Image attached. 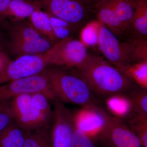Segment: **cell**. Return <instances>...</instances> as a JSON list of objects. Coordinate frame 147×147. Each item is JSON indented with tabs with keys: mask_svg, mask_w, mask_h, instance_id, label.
Instances as JSON below:
<instances>
[{
	"mask_svg": "<svg viewBox=\"0 0 147 147\" xmlns=\"http://www.w3.org/2000/svg\"><path fill=\"white\" fill-rule=\"evenodd\" d=\"M28 20L34 29L41 35L55 45L59 41L56 36L49 14L41 9L35 11Z\"/></svg>",
	"mask_w": 147,
	"mask_h": 147,
	"instance_id": "14",
	"label": "cell"
},
{
	"mask_svg": "<svg viewBox=\"0 0 147 147\" xmlns=\"http://www.w3.org/2000/svg\"><path fill=\"white\" fill-rule=\"evenodd\" d=\"M118 18L127 29L130 28V24L136 3L134 0H106Z\"/></svg>",
	"mask_w": 147,
	"mask_h": 147,
	"instance_id": "19",
	"label": "cell"
},
{
	"mask_svg": "<svg viewBox=\"0 0 147 147\" xmlns=\"http://www.w3.org/2000/svg\"><path fill=\"white\" fill-rule=\"evenodd\" d=\"M27 134L14 121L0 133V147H23Z\"/></svg>",
	"mask_w": 147,
	"mask_h": 147,
	"instance_id": "15",
	"label": "cell"
},
{
	"mask_svg": "<svg viewBox=\"0 0 147 147\" xmlns=\"http://www.w3.org/2000/svg\"><path fill=\"white\" fill-rule=\"evenodd\" d=\"M89 1L91 2L92 3L94 2L95 3H97L99 1H101V0H89Z\"/></svg>",
	"mask_w": 147,
	"mask_h": 147,
	"instance_id": "31",
	"label": "cell"
},
{
	"mask_svg": "<svg viewBox=\"0 0 147 147\" xmlns=\"http://www.w3.org/2000/svg\"><path fill=\"white\" fill-rule=\"evenodd\" d=\"M48 67L42 55H27L11 60L0 75V85L36 75Z\"/></svg>",
	"mask_w": 147,
	"mask_h": 147,
	"instance_id": "12",
	"label": "cell"
},
{
	"mask_svg": "<svg viewBox=\"0 0 147 147\" xmlns=\"http://www.w3.org/2000/svg\"><path fill=\"white\" fill-rule=\"evenodd\" d=\"M8 37L7 52L15 59L27 55H42L53 45L32 26L28 19H8L5 28Z\"/></svg>",
	"mask_w": 147,
	"mask_h": 147,
	"instance_id": "4",
	"label": "cell"
},
{
	"mask_svg": "<svg viewBox=\"0 0 147 147\" xmlns=\"http://www.w3.org/2000/svg\"><path fill=\"white\" fill-rule=\"evenodd\" d=\"M136 115L147 118V90L135 86L127 91Z\"/></svg>",
	"mask_w": 147,
	"mask_h": 147,
	"instance_id": "20",
	"label": "cell"
},
{
	"mask_svg": "<svg viewBox=\"0 0 147 147\" xmlns=\"http://www.w3.org/2000/svg\"><path fill=\"white\" fill-rule=\"evenodd\" d=\"M11 61L7 53H0V75L5 70Z\"/></svg>",
	"mask_w": 147,
	"mask_h": 147,
	"instance_id": "29",
	"label": "cell"
},
{
	"mask_svg": "<svg viewBox=\"0 0 147 147\" xmlns=\"http://www.w3.org/2000/svg\"><path fill=\"white\" fill-rule=\"evenodd\" d=\"M99 23L97 45L107 61L118 69L133 63L130 42H120L113 32Z\"/></svg>",
	"mask_w": 147,
	"mask_h": 147,
	"instance_id": "8",
	"label": "cell"
},
{
	"mask_svg": "<svg viewBox=\"0 0 147 147\" xmlns=\"http://www.w3.org/2000/svg\"><path fill=\"white\" fill-rule=\"evenodd\" d=\"M98 21H92L84 27L81 32V41L86 47L97 45L98 27Z\"/></svg>",
	"mask_w": 147,
	"mask_h": 147,
	"instance_id": "24",
	"label": "cell"
},
{
	"mask_svg": "<svg viewBox=\"0 0 147 147\" xmlns=\"http://www.w3.org/2000/svg\"><path fill=\"white\" fill-rule=\"evenodd\" d=\"M74 124L95 140L98 141L105 128L109 114L100 104L82 107L73 113Z\"/></svg>",
	"mask_w": 147,
	"mask_h": 147,
	"instance_id": "10",
	"label": "cell"
},
{
	"mask_svg": "<svg viewBox=\"0 0 147 147\" xmlns=\"http://www.w3.org/2000/svg\"><path fill=\"white\" fill-rule=\"evenodd\" d=\"M88 55L87 47L73 37L61 40L42 55L48 66L55 65L75 69L83 63Z\"/></svg>",
	"mask_w": 147,
	"mask_h": 147,
	"instance_id": "6",
	"label": "cell"
},
{
	"mask_svg": "<svg viewBox=\"0 0 147 147\" xmlns=\"http://www.w3.org/2000/svg\"><path fill=\"white\" fill-rule=\"evenodd\" d=\"M101 99L103 108L115 118L125 123L135 115L127 92L110 95Z\"/></svg>",
	"mask_w": 147,
	"mask_h": 147,
	"instance_id": "13",
	"label": "cell"
},
{
	"mask_svg": "<svg viewBox=\"0 0 147 147\" xmlns=\"http://www.w3.org/2000/svg\"><path fill=\"white\" fill-rule=\"evenodd\" d=\"M125 123L138 137L142 147H147V118L135 115Z\"/></svg>",
	"mask_w": 147,
	"mask_h": 147,
	"instance_id": "22",
	"label": "cell"
},
{
	"mask_svg": "<svg viewBox=\"0 0 147 147\" xmlns=\"http://www.w3.org/2000/svg\"><path fill=\"white\" fill-rule=\"evenodd\" d=\"M8 37L6 32L0 28V53L8 54Z\"/></svg>",
	"mask_w": 147,
	"mask_h": 147,
	"instance_id": "28",
	"label": "cell"
},
{
	"mask_svg": "<svg viewBox=\"0 0 147 147\" xmlns=\"http://www.w3.org/2000/svg\"><path fill=\"white\" fill-rule=\"evenodd\" d=\"M54 102L49 129L50 146L71 147L74 127L73 113L58 99Z\"/></svg>",
	"mask_w": 147,
	"mask_h": 147,
	"instance_id": "9",
	"label": "cell"
},
{
	"mask_svg": "<svg viewBox=\"0 0 147 147\" xmlns=\"http://www.w3.org/2000/svg\"><path fill=\"white\" fill-rule=\"evenodd\" d=\"M38 9H41L39 5L31 0H11L7 11V18L14 21L27 19Z\"/></svg>",
	"mask_w": 147,
	"mask_h": 147,
	"instance_id": "16",
	"label": "cell"
},
{
	"mask_svg": "<svg viewBox=\"0 0 147 147\" xmlns=\"http://www.w3.org/2000/svg\"><path fill=\"white\" fill-rule=\"evenodd\" d=\"M45 71L56 99L81 107L100 104V100L75 69L51 65L46 67Z\"/></svg>",
	"mask_w": 147,
	"mask_h": 147,
	"instance_id": "2",
	"label": "cell"
},
{
	"mask_svg": "<svg viewBox=\"0 0 147 147\" xmlns=\"http://www.w3.org/2000/svg\"><path fill=\"white\" fill-rule=\"evenodd\" d=\"M41 93L50 100L56 99L50 79L45 70L39 74L0 85V100L24 94Z\"/></svg>",
	"mask_w": 147,
	"mask_h": 147,
	"instance_id": "7",
	"label": "cell"
},
{
	"mask_svg": "<svg viewBox=\"0 0 147 147\" xmlns=\"http://www.w3.org/2000/svg\"><path fill=\"white\" fill-rule=\"evenodd\" d=\"M119 69L137 86L147 90V61L134 63Z\"/></svg>",
	"mask_w": 147,
	"mask_h": 147,
	"instance_id": "18",
	"label": "cell"
},
{
	"mask_svg": "<svg viewBox=\"0 0 147 147\" xmlns=\"http://www.w3.org/2000/svg\"><path fill=\"white\" fill-rule=\"evenodd\" d=\"M11 0H0V28L5 32L7 24V13Z\"/></svg>",
	"mask_w": 147,
	"mask_h": 147,
	"instance_id": "27",
	"label": "cell"
},
{
	"mask_svg": "<svg viewBox=\"0 0 147 147\" xmlns=\"http://www.w3.org/2000/svg\"><path fill=\"white\" fill-rule=\"evenodd\" d=\"M75 69L97 98L125 92L136 86L119 69L97 56L88 55Z\"/></svg>",
	"mask_w": 147,
	"mask_h": 147,
	"instance_id": "1",
	"label": "cell"
},
{
	"mask_svg": "<svg viewBox=\"0 0 147 147\" xmlns=\"http://www.w3.org/2000/svg\"><path fill=\"white\" fill-rule=\"evenodd\" d=\"M8 100L9 99L5 100H0V112Z\"/></svg>",
	"mask_w": 147,
	"mask_h": 147,
	"instance_id": "30",
	"label": "cell"
},
{
	"mask_svg": "<svg viewBox=\"0 0 147 147\" xmlns=\"http://www.w3.org/2000/svg\"><path fill=\"white\" fill-rule=\"evenodd\" d=\"M49 16L53 32L59 40L72 37L71 35L76 29L71 25L60 18Z\"/></svg>",
	"mask_w": 147,
	"mask_h": 147,
	"instance_id": "23",
	"label": "cell"
},
{
	"mask_svg": "<svg viewBox=\"0 0 147 147\" xmlns=\"http://www.w3.org/2000/svg\"><path fill=\"white\" fill-rule=\"evenodd\" d=\"M41 9L70 24L75 29L83 25L92 11L89 0H31Z\"/></svg>",
	"mask_w": 147,
	"mask_h": 147,
	"instance_id": "5",
	"label": "cell"
},
{
	"mask_svg": "<svg viewBox=\"0 0 147 147\" xmlns=\"http://www.w3.org/2000/svg\"><path fill=\"white\" fill-rule=\"evenodd\" d=\"M96 141L74 124L71 147H96Z\"/></svg>",
	"mask_w": 147,
	"mask_h": 147,
	"instance_id": "26",
	"label": "cell"
},
{
	"mask_svg": "<svg viewBox=\"0 0 147 147\" xmlns=\"http://www.w3.org/2000/svg\"><path fill=\"white\" fill-rule=\"evenodd\" d=\"M49 127L27 131L23 147H50Z\"/></svg>",
	"mask_w": 147,
	"mask_h": 147,
	"instance_id": "21",
	"label": "cell"
},
{
	"mask_svg": "<svg viewBox=\"0 0 147 147\" xmlns=\"http://www.w3.org/2000/svg\"><path fill=\"white\" fill-rule=\"evenodd\" d=\"M136 3L130 28L138 37L146 38L147 0H134Z\"/></svg>",
	"mask_w": 147,
	"mask_h": 147,
	"instance_id": "17",
	"label": "cell"
},
{
	"mask_svg": "<svg viewBox=\"0 0 147 147\" xmlns=\"http://www.w3.org/2000/svg\"><path fill=\"white\" fill-rule=\"evenodd\" d=\"M50 101L41 93L11 98L10 108L14 121L27 131L49 127L53 113Z\"/></svg>",
	"mask_w": 147,
	"mask_h": 147,
	"instance_id": "3",
	"label": "cell"
},
{
	"mask_svg": "<svg viewBox=\"0 0 147 147\" xmlns=\"http://www.w3.org/2000/svg\"><path fill=\"white\" fill-rule=\"evenodd\" d=\"M131 58L133 63L147 61V41L146 38L138 37L132 40Z\"/></svg>",
	"mask_w": 147,
	"mask_h": 147,
	"instance_id": "25",
	"label": "cell"
},
{
	"mask_svg": "<svg viewBox=\"0 0 147 147\" xmlns=\"http://www.w3.org/2000/svg\"><path fill=\"white\" fill-rule=\"evenodd\" d=\"M98 141L107 147H142L138 137L126 123L110 114Z\"/></svg>",
	"mask_w": 147,
	"mask_h": 147,
	"instance_id": "11",
	"label": "cell"
}]
</instances>
